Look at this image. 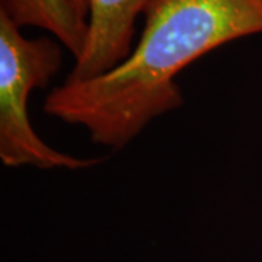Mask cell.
Segmentation results:
<instances>
[{
  "label": "cell",
  "mask_w": 262,
  "mask_h": 262,
  "mask_svg": "<svg viewBox=\"0 0 262 262\" xmlns=\"http://www.w3.org/2000/svg\"><path fill=\"white\" fill-rule=\"evenodd\" d=\"M262 32V0H153L125 60L88 80L54 88L44 111L80 125L91 140L122 149L151 120L182 106L175 76L208 51Z\"/></svg>",
  "instance_id": "obj_1"
},
{
  "label": "cell",
  "mask_w": 262,
  "mask_h": 262,
  "mask_svg": "<svg viewBox=\"0 0 262 262\" xmlns=\"http://www.w3.org/2000/svg\"><path fill=\"white\" fill-rule=\"evenodd\" d=\"M61 64V50L50 38L28 39L0 9V159L9 168L35 166L70 170L92 168L102 159L75 158L50 147L34 131L28 98L42 88Z\"/></svg>",
  "instance_id": "obj_2"
},
{
  "label": "cell",
  "mask_w": 262,
  "mask_h": 262,
  "mask_svg": "<svg viewBox=\"0 0 262 262\" xmlns=\"http://www.w3.org/2000/svg\"><path fill=\"white\" fill-rule=\"evenodd\" d=\"M88 12V39L67 80H88L130 56L134 24L153 0H76Z\"/></svg>",
  "instance_id": "obj_3"
},
{
  "label": "cell",
  "mask_w": 262,
  "mask_h": 262,
  "mask_svg": "<svg viewBox=\"0 0 262 262\" xmlns=\"http://www.w3.org/2000/svg\"><path fill=\"white\" fill-rule=\"evenodd\" d=\"M0 9L22 27L51 32L76 58L82 56L89 24L88 12L76 0H2Z\"/></svg>",
  "instance_id": "obj_4"
}]
</instances>
